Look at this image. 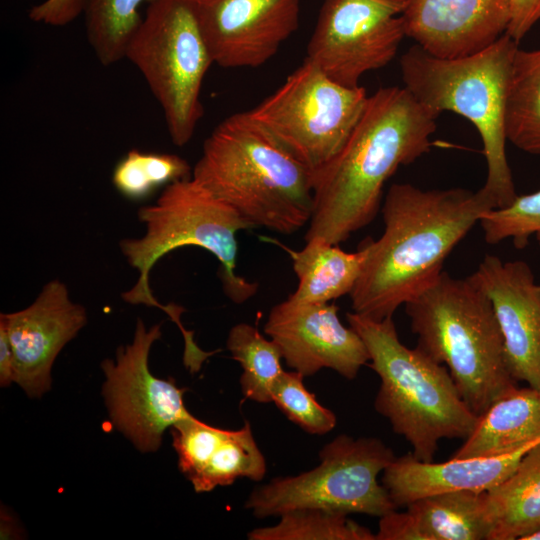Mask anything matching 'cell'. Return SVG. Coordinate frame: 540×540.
I'll use <instances>...</instances> for the list:
<instances>
[{
	"label": "cell",
	"mask_w": 540,
	"mask_h": 540,
	"mask_svg": "<svg viewBox=\"0 0 540 540\" xmlns=\"http://www.w3.org/2000/svg\"><path fill=\"white\" fill-rule=\"evenodd\" d=\"M436 116L405 87H384L339 152L312 173L313 212L305 241L339 245L376 217L386 181L431 148Z\"/></svg>",
	"instance_id": "obj_1"
},
{
	"label": "cell",
	"mask_w": 540,
	"mask_h": 540,
	"mask_svg": "<svg viewBox=\"0 0 540 540\" xmlns=\"http://www.w3.org/2000/svg\"><path fill=\"white\" fill-rule=\"evenodd\" d=\"M494 203L480 188L423 190L395 183L383 205L384 231L371 239L350 294L353 312L383 320L434 283L445 259Z\"/></svg>",
	"instance_id": "obj_2"
},
{
	"label": "cell",
	"mask_w": 540,
	"mask_h": 540,
	"mask_svg": "<svg viewBox=\"0 0 540 540\" xmlns=\"http://www.w3.org/2000/svg\"><path fill=\"white\" fill-rule=\"evenodd\" d=\"M312 173L246 111L206 138L192 178L253 228L292 234L312 216Z\"/></svg>",
	"instance_id": "obj_3"
},
{
	"label": "cell",
	"mask_w": 540,
	"mask_h": 540,
	"mask_svg": "<svg viewBox=\"0 0 540 540\" xmlns=\"http://www.w3.org/2000/svg\"><path fill=\"white\" fill-rule=\"evenodd\" d=\"M517 41L506 33L486 48L465 56L441 58L418 45L400 58L404 87L438 117L452 111L477 129L487 175L482 191L495 208L517 197L506 156L505 104Z\"/></svg>",
	"instance_id": "obj_4"
},
{
	"label": "cell",
	"mask_w": 540,
	"mask_h": 540,
	"mask_svg": "<svg viewBox=\"0 0 540 540\" xmlns=\"http://www.w3.org/2000/svg\"><path fill=\"white\" fill-rule=\"evenodd\" d=\"M137 216L145 225V234L119 242L128 264L139 272L134 286L121 295L125 302L160 308L187 337L190 331L180 318L184 309L159 303L149 283L153 266L171 251L185 246L203 248L216 257L222 289L232 302L241 304L256 294L258 284L236 273V235L253 227L192 177L166 186L154 204L138 209Z\"/></svg>",
	"instance_id": "obj_5"
},
{
	"label": "cell",
	"mask_w": 540,
	"mask_h": 540,
	"mask_svg": "<svg viewBox=\"0 0 540 540\" xmlns=\"http://www.w3.org/2000/svg\"><path fill=\"white\" fill-rule=\"evenodd\" d=\"M346 317L380 378L375 410L411 445L416 459L433 462L440 440H465L472 433L479 416L464 402L445 365L406 347L392 317L373 320L355 312Z\"/></svg>",
	"instance_id": "obj_6"
},
{
	"label": "cell",
	"mask_w": 540,
	"mask_h": 540,
	"mask_svg": "<svg viewBox=\"0 0 540 540\" xmlns=\"http://www.w3.org/2000/svg\"><path fill=\"white\" fill-rule=\"evenodd\" d=\"M417 348L449 370L464 402L482 415L517 386L507 370L503 337L489 298L467 277L443 271L405 303Z\"/></svg>",
	"instance_id": "obj_7"
},
{
	"label": "cell",
	"mask_w": 540,
	"mask_h": 540,
	"mask_svg": "<svg viewBox=\"0 0 540 540\" xmlns=\"http://www.w3.org/2000/svg\"><path fill=\"white\" fill-rule=\"evenodd\" d=\"M124 58L141 72L160 104L171 141L186 145L203 115L201 87L213 64L194 0L150 2Z\"/></svg>",
	"instance_id": "obj_8"
},
{
	"label": "cell",
	"mask_w": 540,
	"mask_h": 540,
	"mask_svg": "<svg viewBox=\"0 0 540 540\" xmlns=\"http://www.w3.org/2000/svg\"><path fill=\"white\" fill-rule=\"evenodd\" d=\"M320 464L295 476L278 477L253 489L245 508L257 518L302 508L383 516L397 507L378 475L395 459L374 437L338 435L319 453Z\"/></svg>",
	"instance_id": "obj_9"
},
{
	"label": "cell",
	"mask_w": 540,
	"mask_h": 540,
	"mask_svg": "<svg viewBox=\"0 0 540 540\" xmlns=\"http://www.w3.org/2000/svg\"><path fill=\"white\" fill-rule=\"evenodd\" d=\"M367 100L363 87L339 84L305 58L279 88L248 112L313 172L343 147Z\"/></svg>",
	"instance_id": "obj_10"
},
{
	"label": "cell",
	"mask_w": 540,
	"mask_h": 540,
	"mask_svg": "<svg viewBox=\"0 0 540 540\" xmlns=\"http://www.w3.org/2000/svg\"><path fill=\"white\" fill-rule=\"evenodd\" d=\"M408 0H324L308 42L307 59L348 87L388 65L406 37Z\"/></svg>",
	"instance_id": "obj_11"
},
{
	"label": "cell",
	"mask_w": 540,
	"mask_h": 540,
	"mask_svg": "<svg viewBox=\"0 0 540 540\" xmlns=\"http://www.w3.org/2000/svg\"><path fill=\"white\" fill-rule=\"evenodd\" d=\"M161 335L160 324L147 329L139 318L133 341L117 349L115 361L101 363L112 423L142 452L158 450L165 430L192 415L184 405V390L150 372V349Z\"/></svg>",
	"instance_id": "obj_12"
},
{
	"label": "cell",
	"mask_w": 540,
	"mask_h": 540,
	"mask_svg": "<svg viewBox=\"0 0 540 540\" xmlns=\"http://www.w3.org/2000/svg\"><path fill=\"white\" fill-rule=\"evenodd\" d=\"M212 57L223 68H256L298 28L301 0H194Z\"/></svg>",
	"instance_id": "obj_13"
},
{
	"label": "cell",
	"mask_w": 540,
	"mask_h": 540,
	"mask_svg": "<svg viewBox=\"0 0 540 540\" xmlns=\"http://www.w3.org/2000/svg\"><path fill=\"white\" fill-rule=\"evenodd\" d=\"M264 332L279 346L287 366L304 377L329 368L351 380L370 361L363 339L341 323L334 303L287 298L270 310Z\"/></svg>",
	"instance_id": "obj_14"
},
{
	"label": "cell",
	"mask_w": 540,
	"mask_h": 540,
	"mask_svg": "<svg viewBox=\"0 0 540 540\" xmlns=\"http://www.w3.org/2000/svg\"><path fill=\"white\" fill-rule=\"evenodd\" d=\"M87 323L86 309L71 300L65 283H46L26 308L1 313L14 355V382L32 398L51 388L53 363Z\"/></svg>",
	"instance_id": "obj_15"
},
{
	"label": "cell",
	"mask_w": 540,
	"mask_h": 540,
	"mask_svg": "<svg viewBox=\"0 0 540 540\" xmlns=\"http://www.w3.org/2000/svg\"><path fill=\"white\" fill-rule=\"evenodd\" d=\"M468 278L491 301L511 377L540 390V287L530 266L486 255Z\"/></svg>",
	"instance_id": "obj_16"
},
{
	"label": "cell",
	"mask_w": 540,
	"mask_h": 540,
	"mask_svg": "<svg viewBox=\"0 0 540 540\" xmlns=\"http://www.w3.org/2000/svg\"><path fill=\"white\" fill-rule=\"evenodd\" d=\"M406 37L441 58L476 53L506 33L510 0H408Z\"/></svg>",
	"instance_id": "obj_17"
},
{
	"label": "cell",
	"mask_w": 540,
	"mask_h": 540,
	"mask_svg": "<svg viewBox=\"0 0 540 540\" xmlns=\"http://www.w3.org/2000/svg\"><path fill=\"white\" fill-rule=\"evenodd\" d=\"M179 470L196 492L231 485L237 478L261 481L266 461L249 422L238 430L210 426L193 415L171 427Z\"/></svg>",
	"instance_id": "obj_18"
},
{
	"label": "cell",
	"mask_w": 540,
	"mask_h": 540,
	"mask_svg": "<svg viewBox=\"0 0 540 540\" xmlns=\"http://www.w3.org/2000/svg\"><path fill=\"white\" fill-rule=\"evenodd\" d=\"M538 443L540 441L502 456L452 457L440 463L420 461L409 452L395 457L385 468L382 483L397 508L442 492H485L508 478L523 456Z\"/></svg>",
	"instance_id": "obj_19"
},
{
	"label": "cell",
	"mask_w": 540,
	"mask_h": 540,
	"mask_svg": "<svg viewBox=\"0 0 540 540\" xmlns=\"http://www.w3.org/2000/svg\"><path fill=\"white\" fill-rule=\"evenodd\" d=\"M540 441V390L514 387L479 416L453 458L496 457Z\"/></svg>",
	"instance_id": "obj_20"
},
{
	"label": "cell",
	"mask_w": 540,
	"mask_h": 540,
	"mask_svg": "<svg viewBox=\"0 0 540 540\" xmlns=\"http://www.w3.org/2000/svg\"><path fill=\"white\" fill-rule=\"evenodd\" d=\"M371 237L356 252H346L322 238L306 241L301 250L267 239L287 252L298 278L296 290L288 299L297 303H327L351 294L368 257Z\"/></svg>",
	"instance_id": "obj_21"
},
{
	"label": "cell",
	"mask_w": 540,
	"mask_h": 540,
	"mask_svg": "<svg viewBox=\"0 0 540 540\" xmlns=\"http://www.w3.org/2000/svg\"><path fill=\"white\" fill-rule=\"evenodd\" d=\"M406 508L418 540H490L493 521L486 491L437 493Z\"/></svg>",
	"instance_id": "obj_22"
},
{
	"label": "cell",
	"mask_w": 540,
	"mask_h": 540,
	"mask_svg": "<svg viewBox=\"0 0 540 540\" xmlns=\"http://www.w3.org/2000/svg\"><path fill=\"white\" fill-rule=\"evenodd\" d=\"M493 530L490 540H522L540 530V443L513 473L486 491Z\"/></svg>",
	"instance_id": "obj_23"
},
{
	"label": "cell",
	"mask_w": 540,
	"mask_h": 540,
	"mask_svg": "<svg viewBox=\"0 0 540 540\" xmlns=\"http://www.w3.org/2000/svg\"><path fill=\"white\" fill-rule=\"evenodd\" d=\"M506 138L540 155V49L516 51L505 104Z\"/></svg>",
	"instance_id": "obj_24"
},
{
	"label": "cell",
	"mask_w": 540,
	"mask_h": 540,
	"mask_svg": "<svg viewBox=\"0 0 540 540\" xmlns=\"http://www.w3.org/2000/svg\"><path fill=\"white\" fill-rule=\"evenodd\" d=\"M226 347L242 367L244 397L259 403L272 402L273 385L284 371L279 346L266 339L256 326L239 323L230 329Z\"/></svg>",
	"instance_id": "obj_25"
},
{
	"label": "cell",
	"mask_w": 540,
	"mask_h": 540,
	"mask_svg": "<svg viewBox=\"0 0 540 540\" xmlns=\"http://www.w3.org/2000/svg\"><path fill=\"white\" fill-rule=\"evenodd\" d=\"M152 1L83 0L87 39L102 65H112L125 57L127 45L142 20L139 8Z\"/></svg>",
	"instance_id": "obj_26"
},
{
	"label": "cell",
	"mask_w": 540,
	"mask_h": 540,
	"mask_svg": "<svg viewBox=\"0 0 540 540\" xmlns=\"http://www.w3.org/2000/svg\"><path fill=\"white\" fill-rule=\"evenodd\" d=\"M250 540H375L368 528L348 515L318 508H302L280 515V521L247 534Z\"/></svg>",
	"instance_id": "obj_27"
},
{
	"label": "cell",
	"mask_w": 540,
	"mask_h": 540,
	"mask_svg": "<svg viewBox=\"0 0 540 540\" xmlns=\"http://www.w3.org/2000/svg\"><path fill=\"white\" fill-rule=\"evenodd\" d=\"M190 177V165L176 154L131 149L116 164L112 183L126 199L142 201L158 188Z\"/></svg>",
	"instance_id": "obj_28"
},
{
	"label": "cell",
	"mask_w": 540,
	"mask_h": 540,
	"mask_svg": "<svg viewBox=\"0 0 540 540\" xmlns=\"http://www.w3.org/2000/svg\"><path fill=\"white\" fill-rule=\"evenodd\" d=\"M297 371H283L272 388V402L286 417L309 434L323 435L336 426V416L322 406Z\"/></svg>",
	"instance_id": "obj_29"
},
{
	"label": "cell",
	"mask_w": 540,
	"mask_h": 540,
	"mask_svg": "<svg viewBox=\"0 0 540 540\" xmlns=\"http://www.w3.org/2000/svg\"><path fill=\"white\" fill-rule=\"evenodd\" d=\"M479 224L489 244L511 239L516 248L526 247L529 238L540 233V190L517 195L509 205L487 211Z\"/></svg>",
	"instance_id": "obj_30"
},
{
	"label": "cell",
	"mask_w": 540,
	"mask_h": 540,
	"mask_svg": "<svg viewBox=\"0 0 540 540\" xmlns=\"http://www.w3.org/2000/svg\"><path fill=\"white\" fill-rule=\"evenodd\" d=\"M83 10V0H44L32 6L29 19L49 26H65L76 19Z\"/></svg>",
	"instance_id": "obj_31"
},
{
	"label": "cell",
	"mask_w": 540,
	"mask_h": 540,
	"mask_svg": "<svg viewBox=\"0 0 540 540\" xmlns=\"http://www.w3.org/2000/svg\"><path fill=\"white\" fill-rule=\"evenodd\" d=\"M540 20V0H510L506 34L519 42Z\"/></svg>",
	"instance_id": "obj_32"
},
{
	"label": "cell",
	"mask_w": 540,
	"mask_h": 540,
	"mask_svg": "<svg viewBox=\"0 0 540 540\" xmlns=\"http://www.w3.org/2000/svg\"><path fill=\"white\" fill-rule=\"evenodd\" d=\"M14 382V355L4 325L0 324V385L7 387Z\"/></svg>",
	"instance_id": "obj_33"
},
{
	"label": "cell",
	"mask_w": 540,
	"mask_h": 540,
	"mask_svg": "<svg viewBox=\"0 0 540 540\" xmlns=\"http://www.w3.org/2000/svg\"><path fill=\"white\" fill-rule=\"evenodd\" d=\"M522 540H540V530L525 536Z\"/></svg>",
	"instance_id": "obj_34"
},
{
	"label": "cell",
	"mask_w": 540,
	"mask_h": 540,
	"mask_svg": "<svg viewBox=\"0 0 540 540\" xmlns=\"http://www.w3.org/2000/svg\"><path fill=\"white\" fill-rule=\"evenodd\" d=\"M536 237H537V240H538V242L540 244V233L536 234ZM539 287H540V285H539Z\"/></svg>",
	"instance_id": "obj_35"
}]
</instances>
